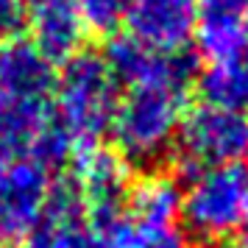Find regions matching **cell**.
Segmentation results:
<instances>
[{"label": "cell", "instance_id": "6", "mask_svg": "<svg viewBox=\"0 0 248 248\" xmlns=\"http://www.w3.org/2000/svg\"><path fill=\"white\" fill-rule=\"evenodd\" d=\"M123 23L140 42L181 53L195 34L198 0H125Z\"/></svg>", "mask_w": 248, "mask_h": 248}, {"label": "cell", "instance_id": "11", "mask_svg": "<svg viewBox=\"0 0 248 248\" xmlns=\"http://www.w3.org/2000/svg\"><path fill=\"white\" fill-rule=\"evenodd\" d=\"M25 25L31 42L53 64L81 53L87 36V25L73 0H25Z\"/></svg>", "mask_w": 248, "mask_h": 248}, {"label": "cell", "instance_id": "16", "mask_svg": "<svg viewBox=\"0 0 248 248\" xmlns=\"http://www.w3.org/2000/svg\"><path fill=\"white\" fill-rule=\"evenodd\" d=\"M25 25V0H0V45L17 39Z\"/></svg>", "mask_w": 248, "mask_h": 248}, {"label": "cell", "instance_id": "4", "mask_svg": "<svg viewBox=\"0 0 248 248\" xmlns=\"http://www.w3.org/2000/svg\"><path fill=\"white\" fill-rule=\"evenodd\" d=\"M176 145L181 165L192 173L234 165L248 154V117L212 103L192 106L184 114Z\"/></svg>", "mask_w": 248, "mask_h": 248}, {"label": "cell", "instance_id": "1", "mask_svg": "<svg viewBox=\"0 0 248 248\" xmlns=\"http://www.w3.org/2000/svg\"><path fill=\"white\" fill-rule=\"evenodd\" d=\"M190 84H140L125 87L117 101L109 134L114 151L128 165H154L179 140L187 114Z\"/></svg>", "mask_w": 248, "mask_h": 248}, {"label": "cell", "instance_id": "2", "mask_svg": "<svg viewBox=\"0 0 248 248\" xmlns=\"http://www.w3.org/2000/svg\"><path fill=\"white\" fill-rule=\"evenodd\" d=\"M120 101V84L98 53H76L53 90V120L73 145V154L101 142L109 134L114 109Z\"/></svg>", "mask_w": 248, "mask_h": 248}, {"label": "cell", "instance_id": "19", "mask_svg": "<svg viewBox=\"0 0 248 248\" xmlns=\"http://www.w3.org/2000/svg\"><path fill=\"white\" fill-rule=\"evenodd\" d=\"M234 248H248V226L240 232V237H237V246Z\"/></svg>", "mask_w": 248, "mask_h": 248}, {"label": "cell", "instance_id": "18", "mask_svg": "<svg viewBox=\"0 0 248 248\" xmlns=\"http://www.w3.org/2000/svg\"><path fill=\"white\" fill-rule=\"evenodd\" d=\"M237 59H243V62L248 64V9H246V42H243V53H240Z\"/></svg>", "mask_w": 248, "mask_h": 248}, {"label": "cell", "instance_id": "9", "mask_svg": "<svg viewBox=\"0 0 248 248\" xmlns=\"http://www.w3.org/2000/svg\"><path fill=\"white\" fill-rule=\"evenodd\" d=\"M87 248H190V237L181 223H151L114 212L87 215Z\"/></svg>", "mask_w": 248, "mask_h": 248}, {"label": "cell", "instance_id": "13", "mask_svg": "<svg viewBox=\"0 0 248 248\" xmlns=\"http://www.w3.org/2000/svg\"><path fill=\"white\" fill-rule=\"evenodd\" d=\"M50 123L53 103L20 101L0 92V165L28 156Z\"/></svg>", "mask_w": 248, "mask_h": 248}, {"label": "cell", "instance_id": "20", "mask_svg": "<svg viewBox=\"0 0 248 248\" xmlns=\"http://www.w3.org/2000/svg\"><path fill=\"white\" fill-rule=\"evenodd\" d=\"M0 248H9V243H3V240H0Z\"/></svg>", "mask_w": 248, "mask_h": 248}, {"label": "cell", "instance_id": "15", "mask_svg": "<svg viewBox=\"0 0 248 248\" xmlns=\"http://www.w3.org/2000/svg\"><path fill=\"white\" fill-rule=\"evenodd\" d=\"M73 3H76L87 31L112 34L114 28L123 23L125 0H73Z\"/></svg>", "mask_w": 248, "mask_h": 248}, {"label": "cell", "instance_id": "12", "mask_svg": "<svg viewBox=\"0 0 248 248\" xmlns=\"http://www.w3.org/2000/svg\"><path fill=\"white\" fill-rule=\"evenodd\" d=\"M23 248H87V206L70 179L53 181L45 212Z\"/></svg>", "mask_w": 248, "mask_h": 248}, {"label": "cell", "instance_id": "8", "mask_svg": "<svg viewBox=\"0 0 248 248\" xmlns=\"http://www.w3.org/2000/svg\"><path fill=\"white\" fill-rule=\"evenodd\" d=\"M106 67L112 70L120 87L140 84H190L192 67L184 53H168L134 39L131 34L114 36L103 53Z\"/></svg>", "mask_w": 248, "mask_h": 248}, {"label": "cell", "instance_id": "17", "mask_svg": "<svg viewBox=\"0 0 248 248\" xmlns=\"http://www.w3.org/2000/svg\"><path fill=\"white\" fill-rule=\"evenodd\" d=\"M248 0H198V9H246Z\"/></svg>", "mask_w": 248, "mask_h": 248}, {"label": "cell", "instance_id": "10", "mask_svg": "<svg viewBox=\"0 0 248 248\" xmlns=\"http://www.w3.org/2000/svg\"><path fill=\"white\" fill-rule=\"evenodd\" d=\"M56 78V64L31 39L17 36L0 45V92L3 95L34 103H53Z\"/></svg>", "mask_w": 248, "mask_h": 248}, {"label": "cell", "instance_id": "3", "mask_svg": "<svg viewBox=\"0 0 248 248\" xmlns=\"http://www.w3.org/2000/svg\"><path fill=\"white\" fill-rule=\"evenodd\" d=\"M184 232L206 246L240 237L248 226V165H220L192 173L181 190Z\"/></svg>", "mask_w": 248, "mask_h": 248}, {"label": "cell", "instance_id": "7", "mask_svg": "<svg viewBox=\"0 0 248 248\" xmlns=\"http://www.w3.org/2000/svg\"><path fill=\"white\" fill-rule=\"evenodd\" d=\"M87 215H103L120 209L131 190V165L114 148L92 145L73 154V176Z\"/></svg>", "mask_w": 248, "mask_h": 248}, {"label": "cell", "instance_id": "5", "mask_svg": "<svg viewBox=\"0 0 248 248\" xmlns=\"http://www.w3.org/2000/svg\"><path fill=\"white\" fill-rule=\"evenodd\" d=\"M53 187V173L34 159H14L0 165V240L23 243L45 212Z\"/></svg>", "mask_w": 248, "mask_h": 248}, {"label": "cell", "instance_id": "14", "mask_svg": "<svg viewBox=\"0 0 248 248\" xmlns=\"http://www.w3.org/2000/svg\"><path fill=\"white\" fill-rule=\"evenodd\" d=\"M125 212L151 223H179L181 220V187L168 173H148L131 184L125 195Z\"/></svg>", "mask_w": 248, "mask_h": 248}]
</instances>
